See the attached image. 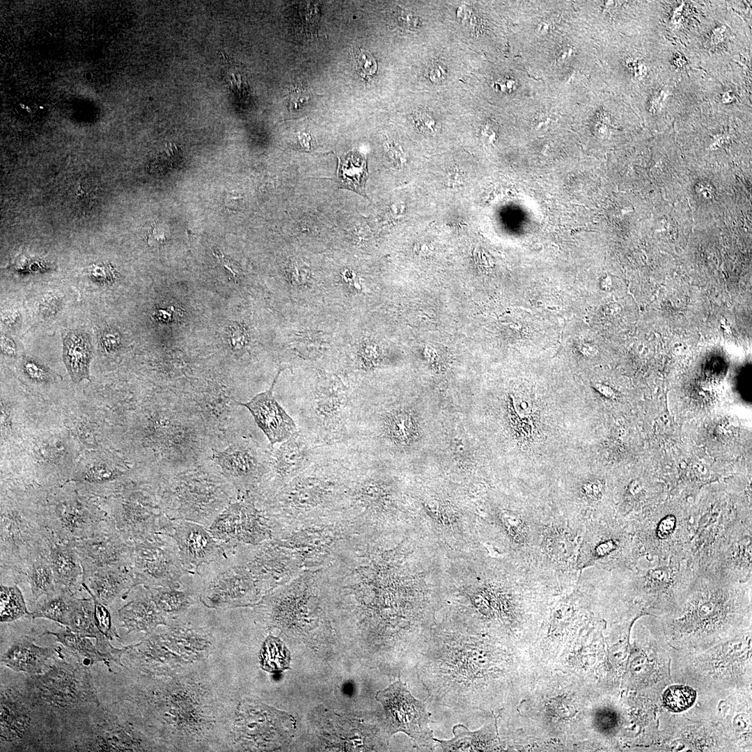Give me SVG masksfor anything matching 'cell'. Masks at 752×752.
I'll return each instance as SVG.
<instances>
[{
  "label": "cell",
  "mask_w": 752,
  "mask_h": 752,
  "mask_svg": "<svg viewBox=\"0 0 752 752\" xmlns=\"http://www.w3.org/2000/svg\"><path fill=\"white\" fill-rule=\"evenodd\" d=\"M137 585L132 565L105 566L84 571L82 586L91 596L107 606L123 592L127 594Z\"/></svg>",
  "instance_id": "cell-14"
},
{
  "label": "cell",
  "mask_w": 752,
  "mask_h": 752,
  "mask_svg": "<svg viewBox=\"0 0 752 752\" xmlns=\"http://www.w3.org/2000/svg\"><path fill=\"white\" fill-rule=\"evenodd\" d=\"M132 566L138 585L147 588L184 587L191 572L184 566L175 540L156 532L132 542Z\"/></svg>",
  "instance_id": "cell-4"
},
{
  "label": "cell",
  "mask_w": 752,
  "mask_h": 752,
  "mask_svg": "<svg viewBox=\"0 0 752 752\" xmlns=\"http://www.w3.org/2000/svg\"><path fill=\"white\" fill-rule=\"evenodd\" d=\"M260 658L261 667L266 671L277 673L289 668L290 651L279 639L273 636H268L264 642Z\"/></svg>",
  "instance_id": "cell-22"
},
{
  "label": "cell",
  "mask_w": 752,
  "mask_h": 752,
  "mask_svg": "<svg viewBox=\"0 0 752 752\" xmlns=\"http://www.w3.org/2000/svg\"><path fill=\"white\" fill-rule=\"evenodd\" d=\"M514 401L515 409L519 416H526L531 412V407L527 402L524 400H515Z\"/></svg>",
  "instance_id": "cell-36"
},
{
  "label": "cell",
  "mask_w": 752,
  "mask_h": 752,
  "mask_svg": "<svg viewBox=\"0 0 752 752\" xmlns=\"http://www.w3.org/2000/svg\"><path fill=\"white\" fill-rule=\"evenodd\" d=\"M97 528L91 536L70 543L78 552L84 571L132 565V542L120 531Z\"/></svg>",
  "instance_id": "cell-11"
},
{
  "label": "cell",
  "mask_w": 752,
  "mask_h": 752,
  "mask_svg": "<svg viewBox=\"0 0 752 752\" xmlns=\"http://www.w3.org/2000/svg\"><path fill=\"white\" fill-rule=\"evenodd\" d=\"M279 375L269 390L257 394L246 402H238L248 409L271 446L287 440L298 431L292 418L273 394Z\"/></svg>",
  "instance_id": "cell-12"
},
{
  "label": "cell",
  "mask_w": 752,
  "mask_h": 752,
  "mask_svg": "<svg viewBox=\"0 0 752 752\" xmlns=\"http://www.w3.org/2000/svg\"><path fill=\"white\" fill-rule=\"evenodd\" d=\"M120 334L113 329H106L101 336L102 345L107 352L113 351L117 349L120 344Z\"/></svg>",
  "instance_id": "cell-31"
},
{
  "label": "cell",
  "mask_w": 752,
  "mask_h": 752,
  "mask_svg": "<svg viewBox=\"0 0 752 752\" xmlns=\"http://www.w3.org/2000/svg\"><path fill=\"white\" fill-rule=\"evenodd\" d=\"M704 571L735 582L751 581V519L733 523Z\"/></svg>",
  "instance_id": "cell-8"
},
{
  "label": "cell",
  "mask_w": 752,
  "mask_h": 752,
  "mask_svg": "<svg viewBox=\"0 0 752 752\" xmlns=\"http://www.w3.org/2000/svg\"><path fill=\"white\" fill-rule=\"evenodd\" d=\"M1 347L2 352L7 355L13 356L16 353V345L14 341L3 334L1 336Z\"/></svg>",
  "instance_id": "cell-35"
},
{
  "label": "cell",
  "mask_w": 752,
  "mask_h": 752,
  "mask_svg": "<svg viewBox=\"0 0 752 752\" xmlns=\"http://www.w3.org/2000/svg\"><path fill=\"white\" fill-rule=\"evenodd\" d=\"M73 594L66 590L59 589L56 593L46 597L42 604L30 612L31 618H46L58 622L65 627L71 610V599Z\"/></svg>",
  "instance_id": "cell-21"
},
{
  "label": "cell",
  "mask_w": 752,
  "mask_h": 752,
  "mask_svg": "<svg viewBox=\"0 0 752 752\" xmlns=\"http://www.w3.org/2000/svg\"><path fill=\"white\" fill-rule=\"evenodd\" d=\"M47 558L58 589L72 590L82 586L84 570L79 555L70 544L49 545Z\"/></svg>",
  "instance_id": "cell-16"
},
{
  "label": "cell",
  "mask_w": 752,
  "mask_h": 752,
  "mask_svg": "<svg viewBox=\"0 0 752 752\" xmlns=\"http://www.w3.org/2000/svg\"><path fill=\"white\" fill-rule=\"evenodd\" d=\"M231 487L226 479L185 476L170 481L163 508L171 521H188L209 528L232 502ZM235 488V487H234Z\"/></svg>",
  "instance_id": "cell-2"
},
{
  "label": "cell",
  "mask_w": 752,
  "mask_h": 752,
  "mask_svg": "<svg viewBox=\"0 0 752 752\" xmlns=\"http://www.w3.org/2000/svg\"><path fill=\"white\" fill-rule=\"evenodd\" d=\"M47 634L54 636L56 641L63 644L77 657L86 660V664L103 661L109 665L111 660L113 661L111 655L101 652L88 637L76 633L68 627L56 632L47 631L42 636Z\"/></svg>",
  "instance_id": "cell-19"
},
{
  "label": "cell",
  "mask_w": 752,
  "mask_h": 752,
  "mask_svg": "<svg viewBox=\"0 0 752 752\" xmlns=\"http://www.w3.org/2000/svg\"><path fill=\"white\" fill-rule=\"evenodd\" d=\"M416 122L419 130L427 132H433L435 130V121L427 113H419L416 116Z\"/></svg>",
  "instance_id": "cell-33"
},
{
  "label": "cell",
  "mask_w": 752,
  "mask_h": 752,
  "mask_svg": "<svg viewBox=\"0 0 752 752\" xmlns=\"http://www.w3.org/2000/svg\"><path fill=\"white\" fill-rule=\"evenodd\" d=\"M446 75V70L439 63L433 64L428 71L430 80L434 83L442 81Z\"/></svg>",
  "instance_id": "cell-34"
},
{
  "label": "cell",
  "mask_w": 752,
  "mask_h": 752,
  "mask_svg": "<svg viewBox=\"0 0 752 752\" xmlns=\"http://www.w3.org/2000/svg\"><path fill=\"white\" fill-rule=\"evenodd\" d=\"M629 532L635 538L641 554L661 559L688 561L694 532L690 516L666 511L645 517L634 524Z\"/></svg>",
  "instance_id": "cell-5"
},
{
  "label": "cell",
  "mask_w": 752,
  "mask_h": 752,
  "mask_svg": "<svg viewBox=\"0 0 752 752\" xmlns=\"http://www.w3.org/2000/svg\"><path fill=\"white\" fill-rule=\"evenodd\" d=\"M496 85L501 91H509L513 85V81L510 79H502L501 81L496 83Z\"/></svg>",
  "instance_id": "cell-38"
},
{
  "label": "cell",
  "mask_w": 752,
  "mask_h": 752,
  "mask_svg": "<svg viewBox=\"0 0 752 752\" xmlns=\"http://www.w3.org/2000/svg\"><path fill=\"white\" fill-rule=\"evenodd\" d=\"M91 596V595H90ZM94 603V618L97 628L100 632L109 640L118 639L115 629L112 625L111 617L107 606L102 604L95 597L91 596Z\"/></svg>",
  "instance_id": "cell-27"
},
{
  "label": "cell",
  "mask_w": 752,
  "mask_h": 752,
  "mask_svg": "<svg viewBox=\"0 0 752 752\" xmlns=\"http://www.w3.org/2000/svg\"><path fill=\"white\" fill-rule=\"evenodd\" d=\"M354 55L357 68L362 76H371L375 73L377 65L375 59L369 52L359 49Z\"/></svg>",
  "instance_id": "cell-29"
},
{
  "label": "cell",
  "mask_w": 752,
  "mask_h": 752,
  "mask_svg": "<svg viewBox=\"0 0 752 752\" xmlns=\"http://www.w3.org/2000/svg\"><path fill=\"white\" fill-rule=\"evenodd\" d=\"M260 517L249 500L232 501L214 519L208 530L218 540L235 545L255 540L260 535Z\"/></svg>",
  "instance_id": "cell-13"
},
{
  "label": "cell",
  "mask_w": 752,
  "mask_h": 752,
  "mask_svg": "<svg viewBox=\"0 0 752 752\" xmlns=\"http://www.w3.org/2000/svg\"><path fill=\"white\" fill-rule=\"evenodd\" d=\"M3 322H4V323H6V324L7 325H8V324H9V325H10V324H13V323H14V322H15V320H16V318H17V314H16V313H15L14 311H8V312H6V313H5L4 314H3Z\"/></svg>",
  "instance_id": "cell-37"
},
{
  "label": "cell",
  "mask_w": 752,
  "mask_h": 752,
  "mask_svg": "<svg viewBox=\"0 0 752 752\" xmlns=\"http://www.w3.org/2000/svg\"><path fill=\"white\" fill-rule=\"evenodd\" d=\"M309 373L288 395L283 407L298 430L318 445L349 443L357 403L345 378L322 369Z\"/></svg>",
  "instance_id": "cell-1"
},
{
  "label": "cell",
  "mask_w": 752,
  "mask_h": 752,
  "mask_svg": "<svg viewBox=\"0 0 752 752\" xmlns=\"http://www.w3.org/2000/svg\"><path fill=\"white\" fill-rule=\"evenodd\" d=\"M696 691L682 685L670 687L664 694L666 705L672 711L680 712L690 707L696 699Z\"/></svg>",
  "instance_id": "cell-26"
},
{
  "label": "cell",
  "mask_w": 752,
  "mask_h": 752,
  "mask_svg": "<svg viewBox=\"0 0 752 752\" xmlns=\"http://www.w3.org/2000/svg\"><path fill=\"white\" fill-rule=\"evenodd\" d=\"M376 699L384 710L388 739L404 733L421 747L432 749L435 743L429 727L430 714L425 705L414 698L406 684L396 681L377 691Z\"/></svg>",
  "instance_id": "cell-6"
},
{
  "label": "cell",
  "mask_w": 752,
  "mask_h": 752,
  "mask_svg": "<svg viewBox=\"0 0 752 752\" xmlns=\"http://www.w3.org/2000/svg\"><path fill=\"white\" fill-rule=\"evenodd\" d=\"M320 446L299 430L283 442L269 444L260 480L275 487L295 478L310 464Z\"/></svg>",
  "instance_id": "cell-9"
},
{
  "label": "cell",
  "mask_w": 752,
  "mask_h": 752,
  "mask_svg": "<svg viewBox=\"0 0 752 752\" xmlns=\"http://www.w3.org/2000/svg\"><path fill=\"white\" fill-rule=\"evenodd\" d=\"M24 373L33 380L41 382L52 381L54 378L50 370L36 360L26 358L23 361Z\"/></svg>",
  "instance_id": "cell-28"
},
{
  "label": "cell",
  "mask_w": 752,
  "mask_h": 752,
  "mask_svg": "<svg viewBox=\"0 0 752 752\" xmlns=\"http://www.w3.org/2000/svg\"><path fill=\"white\" fill-rule=\"evenodd\" d=\"M597 389H598V391H600L604 395H605L606 396H608L609 398L612 397L613 395V391L611 389L608 391V389L609 388H608V387L606 388L604 386H597Z\"/></svg>",
  "instance_id": "cell-39"
},
{
  "label": "cell",
  "mask_w": 752,
  "mask_h": 752,
  "mask_svg": "<svg viewBox=\"0 0 752 752\" xmlns=\"http://www.w3.org/2000/svg\"><path fill=\"white\" fill-rule=\"evenodd\" d=\"M91 354L92 344L86 333L73 330L65 335L63 338V361L75 382L88 378Z\"/></svg>",
  "instance_id": "cell-17"
},
{
  "label": "cell",
  "mask_w": 752,
  "mask_h": 752,
  "mask_svg": "<svg viewBox=\"0 0 752 752\" xmlns=\"http://www.w3.org/2000/svg\"><path fill=\"white\" fill-rule=\"evenodd\" d=\"M164 533L175 540L182 563L191 573L221 558L233 546L216 539L205 527L188 521H171Z\"/></svg>",
  "instance_id": "cell-10"
},
{
  "label": "cell",
  "mask_w": 752,
  "mask_h": 752,
  "mask_svg": "<svg viewBox=\"0 0 752 752\" xmlns=\"http://www.w3.org/2000/svg\"><path fill=\"white\" fill-rule=\"evenodd\" d=\"M56 652L53 647L44 648L36 645L26 636L16 641L1 656V664L15 672L40 674L47 661Z\"/></svg>",
  "instance_id": "cell-15"
},
{
  "label": "cell",
  "mask_w": 752,
  "mask_h": 752,
  "mask_svg": "<svg viewBox=\"0 0 752 752\" xmlns=\"http://www.w3.org/2000/svg\"><path fill=\"white\" fill-rule=\"evenodd\" d=\"M338 171L344 185L360 191L365 173V164L360 157L354 153L345 156L340 162Z\"/></svg>",
  "instance_id": "cell-25"
},
{
  "label": "cell",
  "mask_w": 752,
  "mask_h": 752,
  "mask_svg": "<svg viewBox=\"0 0 752 752\" xmlns=\"http://www.w3.org/2000/svg\"><path fill=\"white\" fill-rule=\"evenodd\" d=\"M269 446H263L251 436H243L226 449L216 451L214 459L224 478L236 489L242 491L261 480Z\"/></svg>",
  "instance_id": "cell-7"
},
{
  "label": "cell",
  "mask_w": 752,
  "mask_h": 752,
  "mask_svg": "<svg viewBox=\"0 0 752 752\" xmlns=\"http://www.w3.org/2000/svg\"><path fill=\"white\" fill-rule=\"evenodd\" d=\"M60 302L54 295H47L41 301V313L47 318L54 315L59 309Z\"/></svg>",
  "instance_id": "cell-32"
},
{
  "label": "cell",
  "mask_w": 752,
  "mask_h": 752,
  "mask_svg": "<svg viewBox=\"0 0 752 752\" xmlns=\"http://www.w3.org/2000/svg\"><path fill=\"white\" fill-rule=\"evenodd\" d=\"M118 616L129 631H149L163 623L162 613L150 595L128 602L118 610Z\"/></svg>",
  "instance_id": "cell-18"
},
{
  "label": "cell",
  "mask_w": 752,
  "mask_h": 752,
  "mask_svg": "<svg viewBox=\"0 0 752 752\" xmlns=\"http://www.w3.org/2000/svg\"><path fill=\"white\" fill-rule=\"evenodd\" d=\"M228 337L231 345L237 349L245 346L249 338L246 330L242 326L236 324L230 327Z\"/></svg>",
  "instance_id": "cell-30"
},
{
  "label": "cell",
  "mask_w": 752,
  "mask_h": 752,
  "mask_svg": "<svg viewBox=\"0 0 752 752\" xmlns=\"http://www.w3.org/2000/svg\"><path fill=\"white\" fill-rule=\"evenodd\" d=\"M0 600L1 622H10L23 616L29 617L30 612L17 586H7L1 583Z\"/></svg>",
  "instance_id": "cell-23"
},
{
  "label": "cell",
  "mask_w": 752,
  "mask_h": 752,
  "mask_svg": "<svg viewBox=\"0 0 752 752\" xmlns=\"http://www.w3.org/2000/svg\"><path fill=\"white\" fill-rule=\"evenodd\" d=\"M639 545L627 528L615 517L588 524L581 538L576 567L611 571L632 570L639 556Z\"/></svg>",
  "instance_id": "cell-3"
},
{
  "label": "cell",
  "mask_w": 752,
  "mask_h": 752,
  "mask_svg": "<svg viewBox=\"0 0 752 752\" xmlns=\"http://www.w3.org/2000/svg\"><path fill=\"white\" fill-rule=\"evenodd\" d=\"M150 597L161 612H178L187 608L191 600L187 591L169 587L148 588Z\"/></svg>",
  "instance_id": "cell-24"
},
{
  "label": "cell",
  "mask_w": 752,
  "mask_h": 752,
  "mask_svg": "<svg viewBox=\"0 0 752 752\" xmlns=\"http://www.w3.org/2000/svg\"><path fill=\"white\" fill-rule=\"evenodd\" d=\"M28 578L35 601L42 596L52 595L59 590L56 585L47 555L44 554L36 555L31 561Z\"/></svg>",
  "instance_id": "cell-20"
}]
</instances>
